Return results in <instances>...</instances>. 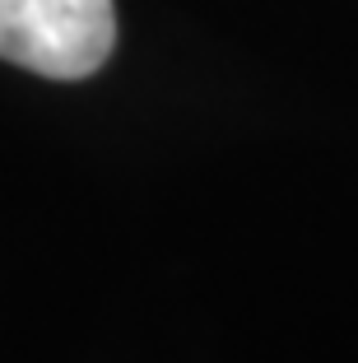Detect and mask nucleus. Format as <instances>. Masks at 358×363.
Listing matches in <instances>:
<instances>
[{
    "label": "nucleus",
    "instance_id": "obj_1",
    "mask_svg": "<svg viewBox=\"0 0 358 363\" xmlns=\"http://www.w3.org/2000/svg\"><path fill=\"white\" fill-rule=\"evenodd\" d=\"M116 47L112 0H0V61L47 79H89Z\"/></svg>",
    "mask_w": 358,
    "mask_h": 363
}]
</instances>
